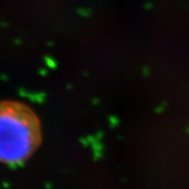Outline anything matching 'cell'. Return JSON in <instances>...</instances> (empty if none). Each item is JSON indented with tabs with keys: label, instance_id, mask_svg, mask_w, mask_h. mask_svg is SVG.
Here are the masks:
<instances>
[{
	"label": "cell",
	"instance_id": "obj_1",
	"mask_svg": "<svg viewBox=\"0 0 189 189\" xmlns=\"http://www.w3.org/2000/svg\"><path fill=\"white\" fill-rule=\"evenodd\" d=\"M42 129L36 113L15 101L0 102V162L19 164L36 151Z\"/></svg>",
	"mask_w": 189,
	"mask_h": 189
}]
</instances>
